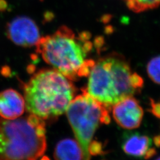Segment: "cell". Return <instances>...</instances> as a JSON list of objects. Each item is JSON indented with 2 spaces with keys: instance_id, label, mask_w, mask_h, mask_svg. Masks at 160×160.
<instances>
[{
  "instance_id": "cell-1",
  "label": "cell",
  "mask_w": 160,
  "mask_h": 160,
  "mask_svg": "<svg viewBox=\"0 0 160 160\" xmlns=\"http://www.w3.org/2000/svg\"><path fill=\"white\" fill-rule=\"evenodd\" d=\"M92 46L89 33L77 35L67 26H61L53 34L42 37L36 50L53 68L75 81L88 77L95 63L88 58Z\"/></svg>"
},
{
  "instance_id": "cell-2",
  "label": "cell",
  "mask_w": 160,
  "mask_h": 160,
  "mask_svg": "<svg viewBox=\"0 0 160 160\" xmlns=\"http://www.w3.org/2000/svg\"><path fill=\"white\" fill-rule=\"evenodd\" d=\"M88 77L82 90L109 109L143 87L142 78L132 70L125 58L115 52L95 61Z\"/></svg>"
},
{
  "instance_id": "cell-3",
  "label": "cell",
  "mask_w": 160,
  "mask_h": 160,
  "mask_svg": "<svg viewBox=\"0 0 160 160\" xmlns=\"http://www.w3.org/2000/svg\"><path fill=\"white\" fill-rule=\"evenodd\" d=\"M26 110L44 121H53L67 112L74 98L71 80L55 69H42L23 84Z\"/></svg>"
},
{
  "instance_id": "cell-4",
  "label": "cell",
  "mask_w": 160,
  "mask_h": 160,
  "mask_svg": "<svg viewBox=\"0 0 160 160\" xmlns=\"http://www.w3.org/2000/svg\"><path fill=\"white\" fill-rule=\"evenodd\" d=\"M46 123L34 114L0 119V160H38L46 151Z\"/></svg>"
},
{
  "instance_id": "cell-5",
  "label": "cell",
  "mask_w": 160,
  "mask_h": 160,
  "mask_svg": "<svg viewBox=\"0 0 160 160\" xmlns=\"http://www.w3.org/2000/svg\"><path fill=\"white\" fill-rule=\"evenodd\" d=\"M82 91L70 103L67 115L81 149L82 160H90L89 149L94 135L101 124L110 123V109Z\"/></svg>"
},
{
  "instance_id": "cell-6",
  "label": "cell",
  "mask_w": 160,
  "mask_h": 160,
  "mask_svg": "<svg viewBox=\"0 0 160 160\" xmlns=\"http://www.w3.org/2000/svg\"><path fill=\"white\" fill-rule=\"evenodd\" d=\"M6 33L14 44L25 48L36 46L41 38L37 24L27 17H17L8 23Z\"/></svg>"
},
{
  "instance_id": "cell-7",
  "label": "cell",
  "mask_w": 160,
  "mask_h": 160,
  "mask_svg": "<svg viewBox=\"0 0 160 160\" xmlns=\"http://www.w3.org/2000/svg\"><path fill=\"white\" fill-rule=\"evenodd\" d=\"M112 113L114 120L120 127L132 130L141 125L143 111L137 100L130 96L114 104Z\"/></svg>"
},
{
  "instance_id": "cell-8",
  "label": "cell",
  "mask_w": 160,
  "mask_h": 160,
  "mask_svg": "<svg viewBox=\"0 0 160 160\" xmlns=\"http://www.w3.org/2000/svg\"><path fill=\"white\" fill-rule=\"evenodd\" d=\"M152 145V140L148 136L138 132H131L124 135L122 147L124 152L128 155L149 159L157 153Z\"/></svg>"
},
{
  "instance_id": "cell-9",
  "label": "cell",
  "mask_w": 160,
  "mask_h": 160,
  "mask_svg": "<svg viewBox=\"0 0 160 160\" xmlns=\"http://www.w3.org/2000/svg\"><path fill=\"white\" fill-rule=\"evenodd\" d=\"M26 109L24 98L16 90L9 88L0 92V116L14 120L23 115Z\"/></svg>"
},
{
  "instance_id": "cell-10",
  "label": "cell",
  "mask_w": 160,
  "mask_h": 160,
  "mask_svg": "<svg viewBox=\"0 0 160 160\" xmlns=\"http://www.w3.org/2000/svg\"><path fill=\"white\" fill-rule=\"evenodd\" d=\"M54 158L55 160H82L81 149L74 139H63L56 145Z\"/></svg>"
},
{
  "instance_id": "cell-11",
  "label": "cell",
  "mask_w": 160,
  "mask_h": 160,
  "mask_svg": "<svg viewBox=\"0 0 160 160\" xmlns=\"http://www.w3.org/2000/svg\"><path fill=\"white\" fill-rule=\"evenodd\" d=\"M132 12H141L152 10L160 6V0H123Z\"/></svg>"
},
{
  "instance_id": "cell-12",
  "label": "cell",
  "mask_w": 160,
  "mask_h": 160,
  "mask_svg": "<svg viewBox=\"0 0 160 160\" xmlns=\"http://www.w3.org/2000/svg\"><path fill=\"white\" fill-rule=\"evenodd\" d=\"M147 70L150 79L160 85V56L153 58L149 61Z\"/></svg>"
},
{
  "instance_id": "cell-13",
  "label": "cell",
  "mask_w": 160,
  "mask_h": 160,
  "mask_svg": "<svg viewBox=\"0 0 160 160\" xmlns=\"http://www.w3.org/2000/svg\"><path fill=\"white\" fill-rule=\"evenodd\" d=\"M151 112L155 116L160 118V102H155L152 99L151 100Z\"/></svg>"
},
{
  "instance_id": "cell-14",
  "label": "cell",
  "mask_w": 160,
  "mask_h": 160,
  "mask_svg": "<svg viewBox=\"0 0 160 160\" xmlns=\"http://www.w3.org/2000/svg\"><path fill=\"white\" fill-rule=\"evenodd\" d=\"M154 142L157 147H160V136L155 137L154 138Z\"/></svg>"
},
{
  "instance_id": "cell-15",
  "label": "cell",
  "mask_w": 160,
  "mask_h": 160,
  "mask_svg": "<svg viewBox=\"0 0 160 160\" xmlns=\"http://www.w3.org/2000/svg\"><path fill=\"white\" fill-rule=\"evenodd\" d=\"M42 160H49L48 158H46V157H45V158H43V159Z\"/></svg>"
},
{
  "instance_id": "cell-16",
  "label": "cell",
  "mask_w": 160,
  "mask_h": 160,
  "mask_svg": "<svg viewBox=\"0 0 160 160\" xmlns=\"http://www.w3.org/2000/svg\"><path fill=\"white\" fill-rule=\"evenodd\" d=\"M155 160H160V157H159L158 158H157Z\"/></svg>"
}]
</instances>
